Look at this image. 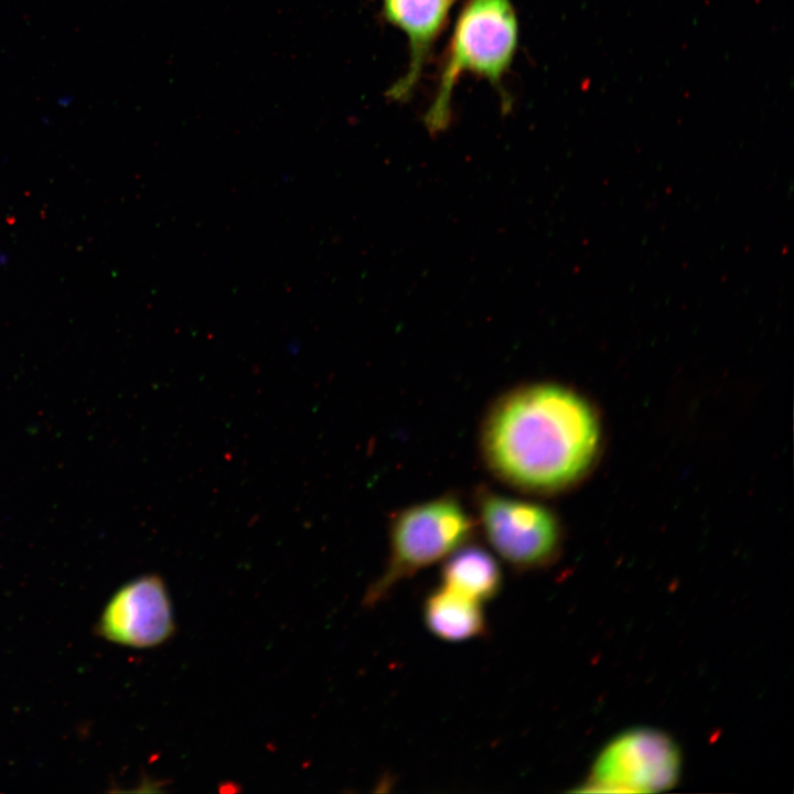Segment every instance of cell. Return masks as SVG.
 I'll return each instance as SVG.
<instances>
[{
  "instance_id": "1",
  "label": "cell",
  "mask_w": 794,
  "mask_h": 794,
  "mask_svg": "<svg viewBox=\"0 0 794 794\" xmlns=\"http://www.w3.org/2000/svg\"><path fill=\"white\" fill-rule=\"evenodd\" d=\"M599 441L589 404L556 384L515 388L497 399L482 429L484 459L519 490L554 492L580 478Z\"/></svg>"
},
{
  "instance_id": "2",
  "label": "cell",
  "mask_w": 794,
  "mask_h": 794,
  "mask_svg": "<svg viewBox=\"0 0 794 794\" xmlns=\"http://www.w3.org/2000/svg\"><path fill=\"white\" fill-rule=\"evenodd\" d=\"M518 45V21L511 0H466L457 19L433 99L423 125L436 137L452 120V94L463 73L485 78L497 92L503 112L512 108L504 87Z\"/></svg>"
},
{
  "instance_id": "3",
  "label": "cell",
  "mask_w": 794,
  "mask_h": 794,
  "mask_svg": "<svg viewBox=\"0 0 794 794\" xmlns=\"http://www.w3.org/2000/svg\"><path fill=\"white\" fill-rule=\"evenodd\" d=\"M473 528L472 518L451 495L398 512L390 525L388 564L367 591L366 602H378L400 580L452 554L469 540Z\"/></svg>"
},
{
  "instance_id": "4",
  "label": "cell",
  "mask_w": 794,
  "mask_h": 794,
  "mask_svg": "<svg viewBox=\"0 0 794 794\" xmlns=\"http://www.w3.org/2000/svg\"><path fill=\"white\" fill-rule=\"evenodd\" d=\"M679 770L676 744L659 731L637 728L619 734L600 752L583 791L661 792L677 782Z\"/></svg>"
},
{
  "instance_id": "5",
  "label": "cell",
  "mask_w": 794,
  "mask_h": 794,
  "mask_svg": "<svg viewBox=\"0 0 794 794\" xmlns=\"http://www.w3.org/2000/svg\"><path fill=\"white\" fill-rule=\"evenodd\" d=\"M478 511L489 543L515 568H536L556 555L559 525L546 507L482 490Z\"/></svg>"
},
{
  "instance_id": "6",
  "label": "cell",
  "mask_w": 794,
  "mask_h": 794,
  "mask_svg": "<svg viewBox=\"0 0 794 794\" xmlns=\"http://www.w3.org/2000/svg\"><path fill=\"white\" fill-rule=\"evenodd\" d=\"M171 599L163 580L146 575L122 586L107 603L98 633L117 644L146 648L174 632Z\"/></svg>"
},
{
  "instance_id": "7",
  "label": "cell",
  "mask_w": 794,
  "mask_h": 794,
  "mask_svg": "<svg viewBox=\"0 0 794 794\" xmlns=\"http://www.w3.org/2000/svg\"><path fill=\"white\" fill-rule=\"evenodd\" d=\"M457 1L382 0L383 17L406 34L409 51L406 72L387 90L390 100L406 101L412 96Z\"/></svg>"
},
{
  "instance_id": "8",
  "label": "cell",
  "mask_w": 794,
  "mask_h": 794,
  "mask_svg": "<svg viewBox=\"0 0 794 794\" xmlns=\"http://www.w3.org/2000/svg\"><path fill=\"white\" fill-rule=\"evenodd\" d=\"M423 618L433 635L450 642L483 635L486 626L480 602L443 586L426 599Z\"/></svg>"
},
{
  "instance_id": "9",
  "label": "cell",
  "mask_w": 794,
  "mask_h": 794,
  "mask_svg": "<svg viewBox=\"0 0 794 794\" xmlns=\"http://www.w3.org/2000/svg\"><path fill=\"white\" fill-rule=\"evenodd\" d=\"M441 580L443 587L481 603L500 591L502 575L497 561L487 550L464 544L449 555Z\"/></svg>"
}]
</instances>
